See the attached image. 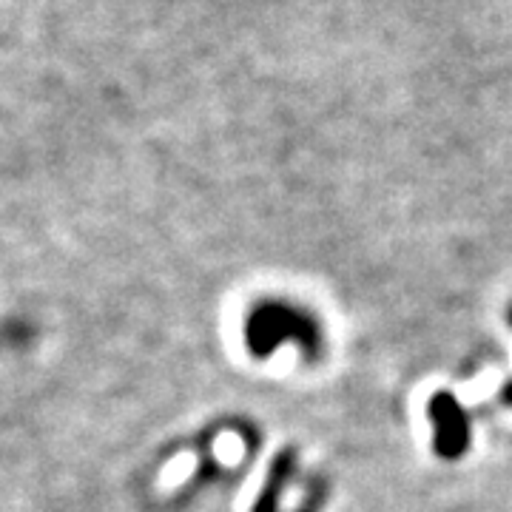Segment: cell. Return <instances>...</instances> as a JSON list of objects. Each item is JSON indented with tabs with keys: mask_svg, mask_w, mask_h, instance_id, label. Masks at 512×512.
<instances>
[{
	"mask_svg": "<svg viewBox=\"0 0 512 512\" xmlns=\"http://www.w3.org/2000/svg\"><path fill=\"white\" fill-rule=\"evenodd\" d=\"M430 419L436 430V453L441 458H458L470 447V416L450 393H436L430 402Z\"/></svg>",
	"mask_w": 512,
	"mask_h": 512,
	"instance_id": "cell-2",
	"label": "cell"
},
{
	"mask_svg": "<svg viewBox=\"0 0 512 512\" xmlns=\"http://www.w3.org/2000/svg\"><path fill=\"white\" fill-rule=\"evenodd\" d=\"M245 342L259 359H268L285 342H293L316 356L322 350V333L308 311H299L296 305L279 302V299H268V302L256 305L254 313L248 316Z\"/></svg>",
	"mask_w": 512,
	"mask_h": 512,
	"instance_id": "cell-1",
	"label": "cell"
},
{
	"mask_svg": "<svg viewBox=\"0 0 512 512\" xmlns=\"http://www.w3.org/2000/svg\"><path fill=\"white\" fill-rule=\"evenodd\" d=\"M510 325H512V308H510Z\"/></svg>",
	"mask_w": 512,
	"mask_h": 512,
	"instance_id": "cell-5",
	"label": "cell"
},
{
	"mask_svg": "<svg viewBox=\"0 0 512 512\" xmlns=\"http://www.w3.org/2000/svg\"><path fill=\"white\" fill-rule=\"evenodd\" d=\"M504 402L512 404V382L507 384V387H504Z\"/></svg>",
	"mask_w": 512,
	"mask_h": 512,
	"instance_id": "cell-4",
	"label": "cell"
},
{
	"mask_svg": "<svg viewBox=\"0 0 512 512\" xmlns=\"http://www.w3.org/2000/svg\"><path fill=\"white\" fill-rule=\"evenodd\" d=\"M293 476V453H285V456L276 458L274 470L265 481L262 493H259V501H256L254 512H279V495L285 490L288 478Z\"/></svg>",
	"mask_w": 512,
	"mask_h": 512,
	"instance_id": "cell-3",
	"label": "cell"
}]
</instances>
